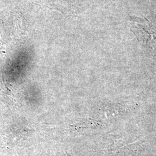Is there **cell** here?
<instances>
[{
	"mask_svg": "<svg viewBox=\"0 0 156 156\" xmlns=\"http://www.w3.org/2000/svg\"><path fill=\"white\" fill-rule=\"evenodd\" d=\"M131 30L140 42L154 49L156 46V34L151 23L146 18L131 16Z\"/></svg>",
	"mask_w": 156,
	"mask_h": 156,
	"instance_id": "1",
	"label": "cell"
}]
</instances>
